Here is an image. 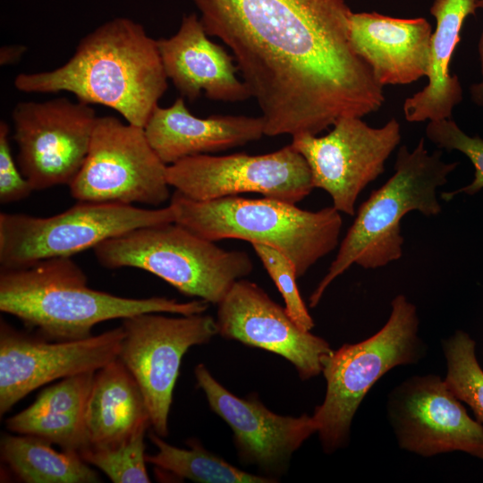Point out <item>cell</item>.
<instances>
[{
	"instance_id": "obj_29",
	"label": "cell",
	"mask_w": 483,
	"mask_h": 483,
	"mask_svg": "<svg viewBox=\"0 0 483 483\" xmlns=\"http://www.w3.org/2000/svg\"><path fill=\"white\" fill-rule=\"evenodd\" d=\"M251 245L280 292L290 317L300 327L310 331L315 323L300 294L296 283L298 275L293 263L273 247L260 243Z\"/></svg>"
},
{
	"instance_id": "obj_12",
	"label": "cell",
	"mask_w": 483,
	"mask_h": 483,
	"mask_svg": "<svg viewBox=\"0 0 483 483\" xmlns=\"http://www.w3.org/2000/svg\"><path fill=\"white\" fill-rule=\"evenodd\" d=\"M361 118H340L326 135L300 134L291 143L307 161L314 188L326 191L333 207L349 216L355 215L360 194L384 173L402 140L395 118L381 127Z\"/></svg>"
},
{
	"instance_id": "obj_31",
	"label": "cell",
	"mask_w": 483,
	"mask_h": 483,
	"mask_svg": "<svg viewBox=\"0 0 483 483\" xmlns=\"http://www.w3.org/2000/svg\"><path fill=\"white\" fill-rule=\"evenodd\" d=\"M476 6L483 9V0H477ZM478 50L481 67V80L479 82L470 85V96L474 104L483 108V31L479 40Z\"/></svg>"
},
{
	"instance_id": "obj_27",
	"label": "cell",
	"mask_w": 483,
	"mask_h": 483,
	"mask_svg": "<svg viewBox=\"0 0 483 483\" xmlns=\"http://www.w3.org/2000/svg\"><path fill=\"white\" fill-rule=\"evenodd\" d=\"M141 431L114 447L88 446L80 452L89 465L103 471L114 483H148L144 436Z\"/></svg>"
},
{
	"instance_id": "obj_19",
	"label": "cell",
	"mask_w": 483,
	"mask_h": 483,
	"mask_svg": "<svg viewBox=\"0 0 483 483\" xmlns=\"http://www.w3.org/2000/svg\"><path fill=\"white\" fill-rule=\"evenodd\" d=\"M432 35L422 17L401 19L352 13L350 37L356 53L382 86L407 85L427 76Z\"/></svg>"
},
{
	"instance_id": "obj_8",
	"label": "cell",
	"mask_w": 483,
	"mask_h": 483,
	"mask_svg": "<svg viewBox=\"0 0 483 483\" xmlns=\"http://www.w3.org/2000/svg\"><path fill=\"white\" fill-rule=\"evenodd\" d=\"M174 222L172 208L147 209L118 203L79 201L48 217L0 213V267L16 269L71 258L136 228Z\"/></svg>"
},
{
	"instance_id": "obj_24",
	"label": "cell",
	"mask_w": 483,
	"mask_h": 483,
	"mask_svg": "<svg viewBox=\"0 0 483 483\" xmlns=\"http://www.w3.org/2000/svg\"><path fill=\"white\" fill-rule=\"evenodd\" d=\"M32 436L3 434L0 453L13 474L26 483H96L98 473L72 450L56 451Z\"/></svg>"
},
{
	"instance_id": "obj_7",
	"label": "cell",
	"mask_w": 483,
	"mask_h": 483,
	"mask_svg": "<svg viewBox=\"0 0 483 483\" xmlns=\"http://www.w3.org/2000/svg\"><path fill=\"white\" fill-rule=\"evenodd\" d=\"M93 251L104 267L145 270L182 294L213 304L253 269L245 251L225 250L175 222L133 229L102 242Z\"/></svg>"
},
{
	"instance_id": "obj_23",
	"label": "cell",
	"mask_w": 483,
	"mask_h": 483,
	"mask_svg": "<svg viewBox=\"0 0 483 483\" xmlns=\"http://www.w3.org/2000/svg\"><path fill=\"white\" fill-rule=\"evenodd\" d=\"M96 372L68 377L45 388L33 403L5 420L6 428L80 453L89 446L85 411Z\"/></svg>"
},
{
	"instance_id": "obj_21",
	"label": "cell",
	"mask_w": 483,
	"mask_h": 483,
	"mask_svg": "<svg viewBox=\"0 0 483 483\" xmlns=\"http://www.w3.org/2000/svg\"><path fill=\"white\" fill-rule=\"evenodd\" d=\"M477 0H434L430 13L436 19L429 47L428 84L404 100L406 121L420 123L452 118L453 111L462 100L459 77L452 74L450 64L460 41L462 25L475 14Z\"/></svg>"
},
{
	"instance_id": "obj_25",
	"label": "cell",
	"mask_w": 483,
	"mask_h": 483,
	"mask_svg": "<svg viewBox=\"0 0 483 483\" xmlns=\"http://www.w3.org/2000/svg\"><path fill=\"white\" fill-rule=\"evenodd\" d=\"M149 439L157 448L155 454H146L148 463L180 479L199 483H275L272 478L251 474L230 464L207 450L196 438L187 441L188 448L166 443L154 431Z\"/></svg>"
},
{
	"instance_id": "obj_1",
	"label": "cell",
	"mask_w": 483,
	"mask_h": 483,
	"mask_svg": "<svg viewBox=\"0 0 483 483\" xmlns=\"http://www.w3.org/2000/svg\"><path fill=\"white\" fill-rule=\"evenodd\" d=\"M221 39L261 112L265 135H318L385 103L354 50L344 0H191Z\"/></svg>"
},
{
	"instance_id": "obj_2",
	"label": "cell",
	"mask_w": 483,
	"mask_h": 483,
	"mask_svg": "<svg viewBox=\"0 0 483 483\" xmlns=\"http://www.w3.org/2000/svg\"><path fill=\"white\" fill-rule=\"evenodd\" d=\"M157 39L127 17L109 20L84 36L63 65L19 73L26 93L73 94L78 101L114 109L133 125H146L168 87Z\"/></svg>"
},
{
	"instance_id": "obj_26",
	"label": "cell",
	"mask_w": 483,
	"mask_h": 483,
	"mask_svg": "<svg viewBox=\"0 0 483 483\" xmlns=\"http://www.w3.org/2000/svg\"><path fill=\"white\" fill-rule=\"evenodd\" d=\"M446 361L445 382L448 389L473 411L483 428V369L476 355V342L463 330L442 341Z\"/></svg>"
},
{
	"instance_id": "obj_14",
	"label": "cell",
	"mask_w": 483,
	"mask_h": 483,
	"mask_svg": "<svg viewBox=\"0 0 483 483\" xmlns=\"http://www.w3.org/2000/svg\"><path fill=\"white\" fill-rule=\"evenodd\" d=\"M121 325L97 335L50 341L0 321V416L32 391L56 379L96 372L118 359Z\"/></svg>"
},
{
	"instance_id": "obj_18",
	"label": "cell",
	"mask_w": 483,
	"mask_h": 483,
	"mask_svg": "<svg viewBox=\"0 0 483 483\" xmlns=\"http://www.w3.org/2000/svg\"><path fill=\"white\" fill-rule=\"evenodd\" d=\"M208 37L199 17L192 13L182 16L174 35L157 39L167 79L190 101L202 92L224 102L251 97L245 82L237 77L233 56Z\"/></svg>"
},
{
	"instance_id": "obj_4",
	"label": "cell",
	"mask_w": 483,
	"mask_h": 483,
	"mask_svg": "<svg viewBox=\"0 0 483 483\" xmlns=\"http://www.w3.org/2000/svg\"><path fill=\"white\" fill-rule=\"evenodd\" d=\"M458 165L442 160L441 149L428 153L424 138L411 151L401 146L394 174L358 208L327 273L309 296V306L316 307L331 283L352 265L376 269L401 258L402 219L412 211L440 214L437 190Z\"/></svg>"
},
{
	"instance_id": "obj_20",
	"label": "cell",
	"mask_w": 483,
	"mask_h": 483,
	"mask_svg": "<svg viewBox=\"0 0 483 483\" xmlns=\"http://www.w3.org/2000/svg\"><path fill=\"white\" fill-rule=\"evenodd\" d=\"M144 131L157 155L169 165L188 157L258 140L265 135V125L261 116H195L181 97L168 107L157 106Z\"/></svg>"
},
{
	"instance_id": "obj_22",
	"label": "cell",
	"mask_w": 483,
	"mask_h": 483,
	"mask_svg": "<svg viewBox=\"0 0 483 483\" xmlns=\"http://www.w3.org/2000/svg\"><path fill=\"white\" fill-rule=\"evenodd\" d=\"M85 425L89 446L95 447L120 445L151 426L140 387L119 359L96 372Z\"/></svg>"
},
{
	"instance_id": "obj_10",
	"label": "cell",
	"mask_w": 483,
	"mask_h": 483,
	"mask_svg": "<svg viewBox=\"0 0 483 483\" xmlns=\"http://www.w3.org/2000/svg\"><path fill=\"white\" fill-rule=\"evenodd\" d=\"M118 359L144 395L153 431L168 435V416L182 359L192 346L218 334L216 319L204 313L174 318L148 312L125 318Z\"/></svg>"
},
{
	"instance_id": "obj_11",
	"label": "cell",
	"mask_w": 483,
	"mask_h": 483,
	"mask_svg": "<svg viewBox=\"0 0 483 483\" xmlns=\"http://www.w3.org/2000/svg\"><path fill=\"white\" fill-rule=\"evenodd\" d=\"M170 187L194 200L258 193L297 204L314 189L307 161L292 144L264 155L200 154L166 166Z\"/></svg>"
},
{
	"instance_id": "obj_3",
	"label": "cell",
	"mask_w": 483,
	"mask_h": 483,
	"mask_svg": "<svg viewBox=\"0 0 483 483\" xmlns=\"http://www.w3.org/2000/svg\"><path fill=\"white\" fill-rule=\"evenodd\" d=\"M208 306L200 299L186 302L165 297L135 299L92 289L71 258L0 270V310L50 341L87 338L96 325L114 318L148 312L201 314Z\"/></svg>"
},
{
	"instance_id": "obj_32",
	"label": "cell",
	"mask_w": 483,
	"mask_h": 483,
	"mask_svg": "<svg viewBox=\"0 0 483 483\" xmlns=\"http://www.w3.org/2000/svg\"><path fill=\"white\" fill-rule=\"evenodd\" d=\"M26 51L24 46H4L0 50V64L6 65L18 62Z\"/></svg>"
},
{
	"instance_id": "obj_30",
	"label": "cell",
	"mask_w": 483,
	"mask_h": 483,
	"mask_svg": "<svg viewBox=\"0 0 483 483\" xmlns=\"http://www.w3.org/2000/svg\"><path fill=\"white\" fill-rule=\"evenodd\" d=\"M10 128L0 122V202L8 204L28 198L34 189L23 176L10 144Z\"/></svg>"
},
{
	"instance_id": "obj_5",
	"label": "cell",
	"mask_w": 483,
	"mask_h": 483,
	"mask_svg": "<svg viewBox=\"0 0 483 483\" xmlns=\"http://www.w3.org/2000/svg\"><path fill=\"white\" fill-rule=\"evenodd\" d=\"M169 206L175 223L204 239H238L280 250L293 263L298 277L337 247L343 226L341 213L333 206L309 211L266 197L199 201L175 191Z\"/></svg>"
},
{
	"instance_id": "obj_6",
	"label": "cell",
	"mask_w": 483,
	"mask_h": 483,
	"mask_svg": "<svg viewBox=\"0 0 483 483\" xmlns=\"http://www.w3.org/2000/svg\"><path fill=\"white\" fill-rule=\"evenodd\" d=\"M419 326L416 306L398 294L379 331L359 343H345L326 358V394L311 415L325 453L348 445L360 404L385 374L395 367L418 364L425 357L427 345Z\"/></svg>"
},
{
	"instance_id": "obj_9",
	"label": "cell",
	"mask_w": 483,
	"mask_h": 483,
	"mask_svg": "<svg viewBox=\"0 0 483 483\" xmlns=\"http://www.w3.org/2000/svg\"><path fill=\"white\" fill-rule=\"evenodd\" d=\"M166 166L144 128L97 116L85 161L68 186L78 201L159 206L170 199Z\"/></svg>"
},
{
	"instance_id": "obj_17",
	"label": "cell",
	"mask_w": 483,
	"mask_h": 483,
	"mask_svg": "<svg viewBox=\"0 0 483 483\" xmlns=\"http://www.w3.org/2000/svg\"><path fill=\"white\" fill-rule=\"evenodd\" d=\"M194 375L210 409L231 428L240 460L257 466L264 476L277 480L287 470L293 453L318 431L312 416L279 415L256 394L236 396L204 364L195 367Z\"/></svg>"
},
{
	"instance_id": "obj_16",
	"label": "cell",
	"mask_w": 483,
	"mask_h": 483,
	"mask_svg": "<svg viewBox=\"0 0 483 483\" xmlns=\"http://www.w3.org/2000/svg\"><path fill=\"white\" fill-rule=\"evenodd\" d=\"M216 305L221 336L284 357L301 380L322 373L324 360L333 352L330 344L300 327L257 284L237 280Z\"/></svg>"
},
{
	"instance_id": "obj_15",
	"label": "cell",
	"mask_w": 483,
	"mask_h": 483,
	"mask_svg": "<svg viewBox=\"0 0 483 483\" xmlns=\"http://www.w3.org/2000/svg\"><path fill=\"white\" fill-rule=\"evenodd\" d=\"M386 414L399 447L422 457L462 452L483 461V428L435 374L394 387Z\"/></svg>"
},
{
	"instance_id": "obj_13",
	"label": "cell",
	"mask_w": 483,
	"mask_h": 483,
	"mask_svg": "<svg viewBox=\"0 0 483 483\" xmlns=\"http://www.w3.org/2000/svg\"><path fill=\"white\" fill-rule=\"evenodd\" d=\"M97 118L90 105L66 97L16 104V161L34 191L71 183L87 157Z\"/></svg>"
},
{
	"instance_id": "obj_28",
	"label": "cell",
	"mask_w": 483,
	"mask_h": 483,
	"mask_svg": "<svg viewBox=\"0 0 483 483\" xmlns=\"http://www.w3.org/2000/svg\"><path fill=\"white\" fill-rule=\"evenodd\" d=\"M427 138L439 149L457 150L465 155L475 168L474 180L465 187L444 192L441 198L450 201L455 195H472L483 189V139L466 134L452 118L428 122Z\"/></svg>"
}]
</instances>
